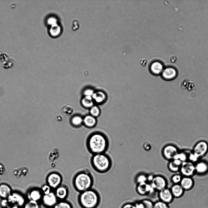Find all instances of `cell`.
Instances as JSON below:
<instances>
[{
    "mask_svg": "<svg viewBox=\"0 0 208 208\" xmlns=\"http://www.w3.org/2000/svg\"><path fill=\"white\" fill-rule=\"evenodd\" d=\"M86 144L88 152L94 155L106 153L109 147V141L106 134L100 132L96 131L88 135Z\"/></svg>",
    "mask_w": 208,
    "mask_h": 208,
    "instance_id": "cell-1",
    "label": "cell"
},
{
    "mask_svg": "<svg viewBox=\"0 0 208 208\" xmlns=\"http://www.w3.org/2000/svg\"><path fill=\"white\" fill-rule=\"evenodd\" d=\"M94 182L93 176L87 169H83L77 172L72 180L75 189L80 192L92 188Z\"/></svg>",
    "mask_w": 208,
    "mask_h": 208,
    "instance_id": "cell-2",
    "label": "cell"
},
{
    "mask_svg": "<svg viewBox=\"0 0 208 208\" xmlns=\"http://www.w3.org/2000/svg\"><path fill=\"white\" fill-rule=\"evenodd\" d=\"M90 163L92 167L95 171L102 174L108 172L112 165L111 157L106 153L92 155Z\"/></svg>",
    "mask_w": 208,
    "mask_h": 208,
    "instance_id": "cell-3",
    "label": "cell"
},
{
    "mask_svg": "<svg viewBox=\"0 0 208 208\" xmlns=\"http://www.w3.org/2000/svg\"><path fill=\"white\" fill-rule=\"evenodd\" d=\"M78 201L82 208H96L100 202V197L96 190L91 188L80 192Z\"/></svg>",
    "mask_w": 208,
    "mask_h": 208,
    "instance_id": "cell-4",
    "label": "cell"
},
{
    "mask_svg": "<svg viewBox=\"0 0 208 208\" xmlns=\"http://www.w3.org/2000/svg\"><path fill=\"white\" fill-rule=\"evenodd\" d=\"M63 177L62 175L57 171H52L49 173L46 178V184L54 190L62 184Z\"/></svg>",
    "mask_w": 208,
    "mask_h": 208,
    "instance_id": "cell-5",
    "label": "cell"
},
{
    "mask_svg": "<svg viewBox=\"0 0 208 208\" xmlns=\"http://www.w3.org/2000/svg\"><path fill=\"white\" fill-rule=\"evenodd\" d=\"M149 183L156 192H158L167 188V182L166 179L160 175H154L152 179Z\"/></svg>",
    "mask_w": 208,
    "mask_h": 208,
    "instance_id": "cell-6",
    "label": "cell"
},
{
    "mask_svg": "<svg viewBox=\"0 0 208 208\" xmlns=\"http://www.w3.org/2000/svg\"><path fill=\"white\" fill-rule=\"evenodd\" d=\"M178 148L175 145L168 144L165 146L162 150V154L166 159L171 160L179 152Z\"/></svg>",
    "mask_w": 208,
    "mask_h": 208,
    "instance_id": "cell-7",
    "label": "cell"
},
{
    "mask_svg": "<svg viewBox=\"0 0 208 208\" xmlns=\"http://www.w3.org/2000/svg\"><path fill=\"white\" fill-rule=\"evenodd\" d=\"M7 199L9 204L20 207L23 206L25 203V199L24 196L17 192H12Z\"/></svg>",
    "mask_w": 208,
    "mask_h": 208,
    "instance_id": "cell-8",
    "label": "cell"
},
{
    "mask_svg": "<svg viewBox=\"0 0 208 208\" xmlns=\"http://www.w3.org/2000/svg\"><path fill=\"white\" fill-rule=\"evenodd\" d=\"M180 171L184 176L191 177L195 172V164L188 160L183 162Z\"/></svg>",
    "mask_w": 208,
    "mask_h": 208,
    "instance_id": "cell-9",
    "label": "cell"
},
{
    "mask_svg": "<svg viewBox=\"0 0 208 208\" xmlns=\"http://www.w3.org/2000/svg\"><path fill=\"white\" fill-rule=\"evenodd\" d=\"M208 151V143L205 141L202 140L195 144L192 152L200 158L204 156Z\"/></svg>",
    "mask_w": 208,
    "mask_h": 208,
    "instance_id": "cell-10",
    "label": "cell"
},
{
    "mask_svg": "<svg viewBox=\"0 0 208 208\" xmlns=\"http://www.w3.org/2000/svg\"><path fill=\"white\" fill-rule=\"evenodd\" d=\"M136 189L137 193L142 196L148 195L156 192L148 182L137 184Z\"/></svg>",
    "mask_w": 208,
    "mask_h": 208,
    "instance_id": "cell-11",
    "label": "cell"
},
{
    "mask_svg": "<svg viewBox=\"0 0 208 208\" xmlns=\"http://www.w3.org/2000/svg\"><path fill=\"white\" fill-rule=\"evenodd\" d=\"M41 200L43 205L48 208H53L58 201L53 191L48 194L43 195Z\"/></svg>",
    "mask_w": 208,
    "mask_h": 208,
    "instance_id": "cell-12",
    "label": "cell"
},
{
    "mask_svg": "<svg viewBox=\"0 0 208 208\" xmlns=\"http://www.w3.org/2000/svg\"><path fill=\"white\" fill-rule=\"evenodd\" d=\"M158 192L159 200L168 204L173 201L174 198L170 189L166 188Z\"/></svg>",
    "mask_w": 208,
    "mask_h": 208,
    "instance_id": "cell-13",
    "label": "cell"
},
{
    "mask_svg": "<svg viewBox=\"0 0 208 208\" xmlns=\"http://www.w3.org/2000/svg\"><path fill=\"white\" fill-rule=\"evenodd\" d=\"M58 200H64L67 197L69 193V189L67 186L61 184L53 190Z\"/></svg>",
    "mask_w": 208,
    "mask_h": 208,
    "instance_id": "cell-14",
    "label": "cell"
},
{
    "mask_svg": "<svg viewBox=\"0 0 208 208\" xmlns=\"http://www.w3.org/2000/svg\"><path fill=\"white\" fill-rule=\"evenodd\" d=\"M177 75V72L174 68L169 67L164 69L160 76L163 79L169 81L175 79Z\"/></svg>",
    "mask_w": 208,
    "mask_h": 208,
    "instance_id": "cell-15",
    "label": "cell"
},
{
    "mask_svg": "<svg viewBox=\"0 0 208 208\" xmlns=\"http://www.w3.org/2000/svg\"><path fill=\"white\" fill-rule=\"evenodd\" d=\"M164 69L162 64L158 61L152 63L150 67L151 73L155 76L160 75Z\"/></svg>",
    "mask_w": 208,
    "mask_h": 208,
    "instance_id": "cell-16",
    "label": "cell"
},
{
    "mask_svg": "<svg viewBox=\"0 0 208 208\" xmlns=\"http://www.w3.org/2000/svg\"><path fill=\"white\" fill-rule=\"evenodd\" d=\"M179 184L185 191H187L192 188L194 182L191 177L184 176L182 177Z\"/></svg>",
    "mask_w": 208,
    "mask_h": 208,
    "instance_id": "cell-17",
    "label": "cell"
},
{
    "mask_svg": "<svg viewBox=\"0 0 208 208\" xmlns=\"http://www.w3.org/2000/svg\"><path fill=\"white\" fill-rule=\"evenodd\" d=\"M195 171L197 173L204 174L208 171V164L204 161H198L195 164Z\"/></svg>",
    "mask_w": 208,
    "mask_h": 208,
    "instance_id": "cell-18",
    "label": "cell"
},
{
    "mask_svg": "<svg viewBox=\"0 0 208 208\" xmlns=\"http://www.w3.org/2000/svg\"><path fill=\"white\" fill-rule=\"evenodd\" d=\"M174 198H179L183 195L185 190L179 184H174L170 189Z\"/></svg>",
    "mask_w": 208,
    "mask_h": 208,
    "instance_id": "cell-19",
    "label": "cell"
},
{
    "mask_svg": "<svg viewBox=\"0 0 208 208\" xmlns=\"http://www.w3.org/2000/svg\"><path fill=\"white\" fill-rule=\"evenodd\" d=\"M43 194L41 189L35 188L30 190L28 196L30 200L38 202L41 200Z\"/></svg>",
    "mask_w": 208,
    "mask_h": 208,
    "instance_id": "cell-20",
    "label": "cell"
},
{
    "mask_svg": "<svg viewBox=\"0 0 208 208\" xmlns=\"http://www.w3.org/2000/svg\"><path fill=\"white\" fill-rule=\"evenodd\" d=\"M93 100L99 104L102 103L106 100L107 96L106 93L102 91L94 92L92 96Z\"/></svg>",
    "mask_w": 208,
    "mask_h": 208,
    "instance_id": "cell-21",
    "label": "cell"
},
{
    "mask_svg": "<svg viewBox=\"0 0 208 208\" xmlns=\"http://www.w3.org/2000/svg\"><path fill=\"white\" fill-rule=\"evenodd\" d=\"M0 60L3 63V65L5 67L7 64V65L12 66L14 62V59L9 56L8 54L5 52L2 51L0 53Z\"/></svg>",
    "mask_w": 208,
    "mask_h": 208,
    "instance_id": "cell-22",
    "label": "cell"
},
{
    "mask_svg": "<svg viewBox=\"0 0 208 208\" xmlns=\"http://www.w3.org/2000/svg\"><path fill=\"white\" fill-rule=\"evenodd\" d=\"M182 163L178 160L174 159L170 160L168 164V168L172 172H177L180 171Z\"/></svg>",
    "mask_w": 208,
    "mask_h": 208,
    "instance_id": "cell-23",
    "label": "cell"
},
{
    "mask_svg": "<svg viewBox=\"0 0 208 208\" xmlns=\"http://www.w3.org/2000/svg\"><path fill=\"white\" fill-rule=\"evenodd\" d=\"M11 193V188L9 185L5 184L0 185V197L2 199H7Z\"/></svg>",
    "mask_w": 208,
    "mask_h": 208,
    "instance_id": "cell-24",
    "label": "cell"
},
{
    "mask_svg": "<svg viewBox=\"0 0 208 208\" xmlns=\"http://www.w3.org/2000/svg\"><path fill=\"white\" fill-rule=\"evenodd\" d=\"M84 125L88 128H92L95 127L96 123V121L95 117L92 115H87L83 120Z\"/></svg>",
    "mask_w": 208,
    "mask_h": 208,
    "instance_id": "cell-25",
    "label": "cell"
},
{
    "mask_svg": "<svg viewBox=\"0 0 208 208\" xmlns=\"http://www.w3.org/2000/svg\"><path fill=\"white\" fill-rule=\"evenodd\" d=\"M189 153L185 151L179 152L175 156L173 160H178L182 162L188 161Z\"/></svg>",
    "mask_w": 208,
    "mask_h": 208,
    "instance_id": "cell-26",
    "label": "cell"
},
{
    "mask_svg": "<svg viewBox=\"0 0 208 208\" xmlns=\"http://www.w3.org/2000/svg\"><path fill=\"white\" fill-rule=\"evenodd\" d=\"M53 208H73L72 205L66 200H58Z\"/></svg>",
    "mask_w": 208,
    "mask_h": 208,
    "instance_id": "cell-27",
    "label": "cell"
},
{
    "mask_svg": "<svg viewBox=\"0 0 208 208\" xmlns=\"http://www.w3.org/2000/svg\"><path fill=\"white\" fill-rule=\"evenodd\" d=\"M135 181L136 184L148 182V175L144 173H140L135 176Z\"/></svg>",
    "mask_w": 208,
    "mask_h": 208,
    "instance_id": "cell-28",
    "label": "cell"
},
{
    "mask_svg": "<svg viewBox=\"0 0 208 208\" xmlns=\"http://www.w3.org/2000/svg\"><path fill=\"white\" fill-rule=\"evenodd\" d=\"M93 99L91 96H85L82 99L81 103L85 108H91L93 106Z\"/></svg>",
    "mask_w": 208,
    "mask_h": 208,
    "instance_id": "cell-29",
    "label": "cell"
},
{
    "mask_svg": "<svg viewBox=\"0 0 208 208\" xmlns=\"http://www.w3.org/2000/svg\"><path fill=\"white\" fill-rule=\"evenodd\" d=\"M23 208H40V206L38 202L30 200L25 203Z\"/></svg>",
    "mask_w": 208,
    "mask_h": 208,
    "instance_id": "cell-30",
    "label": "cell"
},
{
    "mask_svg": "<svg viewBox=\"0 0 208 208\" xmlns=\"http://www.w3.org/2000/svg\"><path fill=\"white\" fill-rule=\"evenodd\" d=\"M71 122L73 126L75 127H78L83 122V120L80 116H75L72 118Z\"/></svg>",
    "mask_w": 208,
    "mask_h": 208,
    "instance_id": "cell-31",
    "label": "cell"
},
{
    "mask_svg": "<svg viewBox=\"0 0 208 208\" xmlns=\"http://www.w3.org/2000/svg\"><path fill=\"white\" fill-rule=\"evenodd\" d=\"M143 208H153L154 203L148 199H144L140 200Z\"/></svg>",
    "mask_w": 208,
    "mask_h": 208,
    "instance_id": "cell-32",
    "label": "cell"
},
{
    "mask_svg": "<svg viewBox=\"0 0 208 208\" xmlns=\"http://www.w3.org/2000/svg\"><path fill=\"white\" fill-rule=\"evenodd\" d=\"M153 208H169V204L160 200L154 203Z\"/></svg>",
    "mask_w": 208,
    "mask_h": 208,
    "instance_id": "cell-33",
    "label": "cell"
},
{
    "mask_svg": "<svg viewBox=\"0 0 208 208\" xmlns=\"http://www.w3.org/2000/svg\"><path fill=\"white\" fill-rule=\"evenodd\" d=\"M100 111L99 108L96 106H93L90 110L91 115L94 117L98 116L100 114Z\"/></svg>",
    "mask_w": 208,
    "mask_h": 208,
    "instance_id": "cell-34",
    "label": "cell"
},
{
    "mask_svg": "<svg viewBox=\"0 0 208 208\" xmlns=\"http://www.w3.org/2000/svg\"><path fill=\"white\" fill-rule=\"evenodd\" d=\"M182 177L179 174H175L171 177V180L174 184H180Z\"/></svg>",
    "mask_w": 208,
    "mask_h": 208,
    "instance_id": "cell-35",
    "label": "cell"
},
{
    "mask_svg": "<svg viewBox=\"0 0 208 208\" xmlns=\"http://www.w3.org/2000/svg\"><path fill=\"white\" fill-rule=\"evenodd\" d=\"M41 189L43 195L48 194L53 191L51 188L46 183L44 185Z\"/></svg>",
    "mask_w": 208,
    "mask_h": 208,
    "instance_id": "cell-36",
    "label": "cell"
},
{
    "mask_svg": "<svg viewBox=\"0 0 208 208\" xmlns=\"http://www.w3.org/2000/svg\"><path fill=\"white\" fill-rule=\"evenodd\" d=\"M199 158L192 152L189 153L188 156V160L193 163L197 162Z\"/></svg>",
    "mask_w": 208,
    "mask_h": 208,
    "instance_id": "cell-37",
    "label": "cell"
},
{
    "mask_svg": "<svg viewBox=\"0 0 208 208\" xmlns=\"http://www.w3.org/2000/svg\"><path fill=\"white\" fill-rule=\"evenodd\" d=\"M60 28L57 25H55L54 27L53 26L51 28L50 30V33L52 35H56L58 34L60 31Z\"/></svg>",
    "mask_w": 208,
    "mask_h": 208,
    "instance_id": "cell-38",
    "label": "cell"
},
{
    "mask_svg": "<svg viewBox=\"0 0 208 208\" xmlns=\"http://www.w3.org/2000/svg\"><path fill=\"white\" fill-rule=\"evenodd\" d=\"M94 92V90L90 89H88L85 90L84 92V94L85 96H91L93 95Z\"/></svg>",
    "mask_w": 208,
    "mask_h": 208,
    "instance_id": "cell-39",
    "label": "cell"
},
{
    "mask_svg": "<svg viewBox=\"0 0 208 208\" xmlns=\"http://www.w3.org/2000/svg\"><path fill=\"white\" fill-rule=\"evenodd\" d=\"M121 208H136L134 203H127L124 204Z\"/></svg>",
    "mask_w": 208,
    "mask_h": 208,
    "instance_id": "cell-40",
    "label": "cell"
},
{
    "mask_svg": "<svg viewBox=\"0 0 208 208\" xmlns=\"http://www.w3.org/2000/svg\"><path fill=\"white\" fill-rule=\"evenodd\" d=\"M1 205L3 208H7L9 204L7 199H2L1 202Z\"/></svg>",
    "mask_w": 208,
    "mask_h": 208,
    "instance_id": "cell-41",
    "label": "cell"
},
{
    "mask_svg": "<svg viewBox=\"0 0 208 208\" xmlns=\"http://www.w3.org/2000/svg\"><path fill=\"white\" fill-rule=\"evenodd\" d=\"M5 172V168L2 164H0V175H2Z\"/></svg>",
    "mask_w": 208,
    "mask_h": 208,
    "instance_id": "cell-42",
    "label": "cell"
},
{
    "mask_svg": "<svg viewBox=\"0 0 208 208\" xmlns=\"http://www.w3.org/2000/svg\"><path fill=\"white\" fill-rule=\"evenodd\" d=\"M7 208H21V207L11 205L9 206Z\"/></svg>",
    "mask_w": 208,
    "mask_h": 208,
    "instance_id": "cell-43",
    "label": "cell"
},
{
    "mask_svg": "<svg viewBox=\"0 0 208 208\" xmlns=\"http://www.w3.org/2000/svg\"><path fill=\"white\" fill-rule=\"evenodd\" d=\"M46 208H48V207H47Z\"/></svg>",
    "mask_w": 208,
    "mask_h": 208,
    "instance_id": "cell-44",
    "label": "cell"
}]
</instances>
